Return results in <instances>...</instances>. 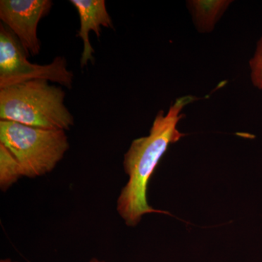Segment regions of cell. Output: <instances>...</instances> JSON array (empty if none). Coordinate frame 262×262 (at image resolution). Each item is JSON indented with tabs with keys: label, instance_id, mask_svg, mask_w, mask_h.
<instances>
[{
	"label": "cell",
	"instance_id": "obj_10",
	"mask_svg": "<svg viewBox=\"0 0 262 262\" xmlns=\"http://www.w3.org/2000/svg\"><path fill=\"white\" fill-rule=\"evenodd\" d=\"M89 262H105L104 261H102V260H99L98 258H94L91 260Z\"/></svg>",
	"mask_w": 262,
	"mask_h": 262
},
{
	"label": "cell",
	"instance_id": "obj_1",
	"mask_svg": "<svg viewBox=\"0 0 262 262\" xmlns=\"http://www.w3.org/2000/svg\"><path fill=\"white\" fill-rule=\"evenodd\" d=\"M196 99L192 96H182L176 100L167 114L160 111L149 135L133 141L124 155V170L129 179L117 199V210L128 227H135L147 213H166L148 204V184L169 145L185 136L177 129V125L184 117L183 108Z\"/></svg>",
	"mask_w": 262,
	"mask_h": 262
},
{
	"label": "cell",
	"instance_id": "obj_4",
	"mask_svg": "<svg viewBox=\"0 0 262 262\" xmlns=\"http://www.w3.org/2000/svg\"><path fill=\"white\" fill-rule=\"evenodd\" d=\"M27 57L14 34L0 24V89L35 80L72 89L75 75L67 67L64 57L56 56L45 65L31 63Z\"/></svg>",
	"mask_w": 262,
	"mask_h": 262
},
{
	"label": "cell",
	"instance_id": "obj_7",
	"mask_svg": "<svg viewBox=\"0 0 262 262\" xmlns=\"http://www.w3.org/2000/svg\"><path fill=\"white\" fill-rule=\"evenodd\" d=\"M231 3L230 0H191L187 7L198 32L209 33Z\"/></svg>",
	"mask_w": 262,
	"mask_h": 262
},
{
	"label": "cell",
	"instance_id": "obj_3",
	"mask_svg": "<svg viewBox=\"0 0 262 262\" xmlns=\"http://www.w3.org/2000/svg\"><path fill=\"white\" fill-rule=\"evenodd\" d=\"M0 144L14 157L22 177H42L56 168L70 149L65 130H48L0 120Z\"/></svg>",
	"mask_w": 262,
	"mask_h": 262
},
{
	"label": "cell",
	"instance_id": "obj_5",
	"mask_svg": "<svg viewBox=\"0 0 262 262\" xmlns=\"http://www.w3.org/2000/svg\"><path fill=\"white\" fill-rule=\"evenodd\" d=\"M51 0H1L0 20L18 39L27 56H38L41 42L38 24L49 14Z\"/></svg>",
	"mask_w": 262,
	"mask_h": 262
},
{
	"label": "cell",
	"instance_id": "obj_2",
	"mask_svg": "<svg viewBox=\"0 0 262 262\" xmlns=\"http://www.w3.org/2000/svg\"><path fill=\"white\" fill-rule=\"evenodd\" d=\"M65 91L45 80L0 89V120L48 130H69L75 118L65 106Z\"/></svg>",
	"mask_w": 262,
	"mask_h": 262
},
{
	"label": "cell",
	"instance_id": "obj_8",
	"mask_svg": "<svg viewBox=\"0 0 262 262\" xmlns=\"http://www.w3.org/2000/svg\"><path fill=\"white\" fill-rule=\"evenodd\" d=\"M21 177L14 157L3 144H0V187L2 190L9 189Z\"/></svg>",
	"mask_w": 262,
	"mask_h": 262
},
{
	"label": "cell",
	"instance_id": "obj_9",
	"mask_svg": "<svg viewBox=\"0 0 262 262\" xmlns=\"http://www.w3.org/2000/svg\"><path fill=\"white\" fill-rule=\"evenodd\" d=\"M249 65L253 85L262 90V36L258 40L253 58L250 60Z\"/></svg>",
	"mask_w": 262,
	"mask_h": 262
},
{
	"label": "cell",
	"instance_id": "obj_6",
	"mask_svg": "<svg viewBox=\"0 0 262 262\" xmlns=\"http://www.w3.org/2000/svg\"><path fill=\"white\" fill-rule=\"evenodd\" d=\"M80 18V29L77 37L83 42V51L80 58L81 68L89 63H94V48L90 41L89 34L94 32L98 38L102 27L114 29L113 19L108 14L104 0H71Z\"/></svg>",
	"mask_w": 262,
	"mask_h": 262
},
{
	"label": "cell",
	"instance_id": "obj_11",
	"mask_svg": "<svg viewBox=\"0 0 262 262\" xmlns=\"http://www.w3.org/2000/svg\"><path fill=\"white\" fill-rule=\"evenodd\" d=\"M0 262H18V261H12L11 259H10V258H5V259H2Z\"/></svg>",
	"mask_w": 262,
	"mask_h": 262
}]
</instances>
